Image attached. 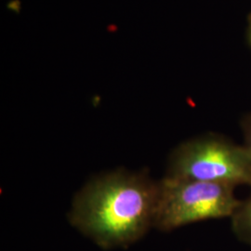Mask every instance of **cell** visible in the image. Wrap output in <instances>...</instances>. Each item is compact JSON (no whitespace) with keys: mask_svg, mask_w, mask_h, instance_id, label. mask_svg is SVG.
<instances>
[{"mask_svg":"<svg viewBox=\"0 0 251 251\" xmlns=\"http://www.w3.org/2000/svg\"><path fill=\"white\" fill-rule=\"evenodd\" d=\"M158 180L145 171L99 175L73 199L69 222L100 248H124L154 227Z\"/></svg>","mask_w":251,"mask_h":251,"instance_id":"obj_1","label":"cell"},{"mask_svg":"<svg viewBox=\"0 0 251 251\" xmlns=\"http://www.w3.org/2000/svg\"><path fill=\"white\" fill-rule=\"evenodd\" d=\"M165 176L251 187V149L223 135L195 137L171 152Z\"/></svg>","mask_w":251,"mask_h":251,"instance_id":"obj_2","label":"cell"},{"mask_svg":"<svg viewBox=\"0 0 251 251\" xmlns=\"http://www.w3.org/2000/svg\"><path fill=\"white\" fill-rule=\"evenodd\" d=\"M236 187L164 176L158 180L154 227L170 232L201 221L232 218L241 204Z\"/></svg>","mask_w":251,"mask_h":251,"instance_id":"obj_3","label":"cell"},{"mask_svg":"<svg viewBox=\"0 0 251 251\" xmlns=\"http://www.w3.org/2000/svg\"><path fill=\"white\" fill-rule=\"evenodd\" d=\"M231 219L234 234L243 242L251 245V195L241 201Z\"/></svg>","mask_w":251,"mask_h":251,"instance_id":"obj_4","label":"cell"},{"mask_svg":"<svg viewBox=\"0 0 251 251\" xmlns=\"http://www.w3.org/2000/svg\"><path fill=\"white\" fill-rule=\"evenodd\" d=\"M240 127L242 130L245 144L251 149V113L242 117L240 121Z\"/></svg>","mask_w":251,"mask_h":251,"instance_id":"obj_5","label":"cell"},{"mask_svg":"<svg viewBox=\"0 0 251 251\" xmlns=\"http://www.w3.org/2000/svg\"><path fill=\"white\" fill-rule=\"evenodd\" d=\"M249 39H250V43L251 45V15L250 19V25H249Z\"/></svg>","mask_w":251,"mask_h":251,"instance_id":"obj_6","label":"cell"}]
</instances>
